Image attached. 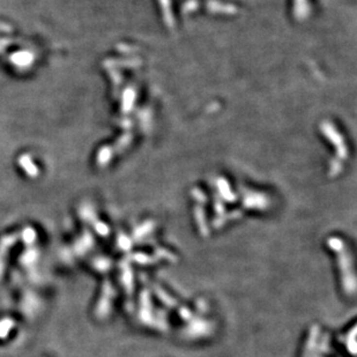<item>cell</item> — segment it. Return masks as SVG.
<instances>
[{
    "label": "cell",
    "instance_id": "obj_1",
    "mask_svg": "<svg viewBox=\"0 0 357 357\" xmlns=\"http://www.w3.org/2000/svg\"><path fill=\"white\" fill-rule=\"evenodd\" d=\"M10 59L15 66L21 67V68H27L35 60V56L30 51H19V52L12 54Z\"/></svg>",
    "mask_w": 357,
    "mask_h": 357
},
{
    "label": "cell",
    "instance_id": "obj_2",
    "mask_svg": "<svg viewBox=\"0 0 357 357\" xmlns=\"http://www.w3.org/2000/svg\"><path fill=\"white\" fill-rule=\"evenodd\" d=\"M20 166L22 167V169L26 171L30 177H36L38 175V169L36 168L35 163L33 162V160L30 158L29 155H22L19 160Z\"/></svg>",
    "mask_w": 357,
    "mask_h": 357
}]
</instances>
